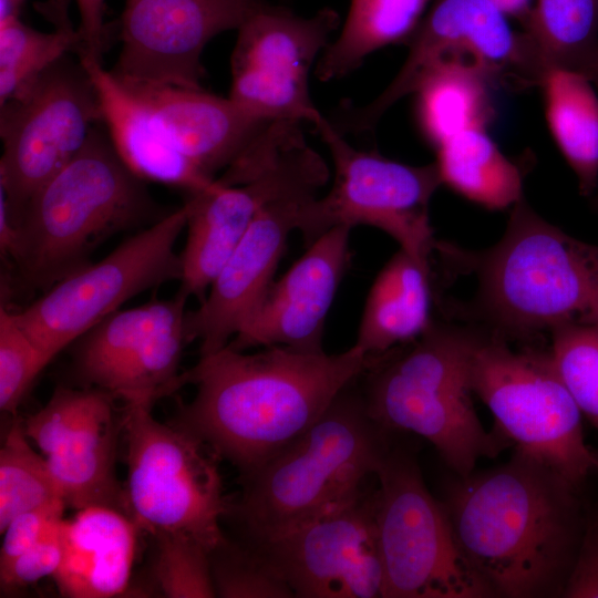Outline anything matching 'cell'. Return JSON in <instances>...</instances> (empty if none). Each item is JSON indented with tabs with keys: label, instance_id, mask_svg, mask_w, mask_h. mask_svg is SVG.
<instances>
[{
	"label": "cell",
	"instance_id": "obj_38",
	"mask_svg": "<svg viewBox=\"0 0 598 598\" xmlns=\"http://www.w3.org/2000/svg\"><path fill=\"white\" fill-rule=\"evenodd\" d=\"M65 507L59 498L16 516L1 532L0 571L30 548L52 523L62 519Z\"/></svg>",
	"mask_w": 598,
	"mask_h": 598
},
{
	"label": "cell",
	"instance_id": "obj_3",
	"mask_svg": "<svg viewBox=\"0 0 598 598\" xmlns=\"http://www.w3.org/2000/svg\"><path fill=\"white\" fill-rule=\"evenodd\" d=\"M511 208L492 247L472 250L437 240L445 272L476 281L470 301L440 300L441 311L523 344L565 324L598 328V245L550 224L524 197Z\"/></svg>",
	"mask_w": 598,
	"mask_h": 598
},
{
	"label": "cell",
	"instance_id": "obj_29",
	"mask_svg": "<svg viewBox=\"0 0 598 598\" xmlns=\"http://www.w3.org/2000/svg\"><path fill=\"white\" fill-rule=\"evenodd\" d=\"M430 0H350L341 31L317 62L322 82L341 79L359 69L371 53L408 44L417 30Z\"/></svg>",
	"mask_w": 598,
	"mask_h": 598
},
{
	"label": "cell",
	"instance_id": "obj_43",
	"mask_svg": "<svg viewBox=\"0 0 598 598\" xmlns=\"http://www.w3.org/2000/svg\"><path fill=\"white\" fill-rule=\"evenodd\" d=\"M9 1L10 3H12L14 7L19 8L21 7V4L23 3L24 0H7Z\"/></svg>",
	"mask_w": 598,
	"mask_h": 598
},
{
	"label": "cell",
	"instance_id": "obj_31",
	"mask_svg": "<svg viewBox=\"0 0 598 598\" xmlns=\"http://www.w3.org/2000/svg\"><path fill=\"white\" fill-rule=\"evenodd\" d=\"M80 47L81 35L69 21L44 32L29 27L19 16L0 19V105Z\"/></svg>",
	"mask_w": 598,
	"mask_h": 598
},
{
	"label": "cell",
	"instance_id": "obj_9",
	"mask_svg": "<svg viewBox=\"0 0 598 598\" xmlns=\"http://www.w3.org/2000/svg\"><path fill=\"white\" fill-rule=\"evenodd\" d=\"M375 478L382 598L493 597L462 553L413 453L391 445Z\"/></svg>",
	"mask_w": 598,
	"mask_h": 598
},
{
	"label": "cell",
	"instance_id": "obj_10",
	"mask_svg": "<svg viewBox=\"0 0 598 598\" xmlns=\"http://www.w3.org/2000/svg\"><path fill=\"white\" fill-rule=\"evenodd\" d=\"M406 45L400 71L375 99L337 111L331 123L341 134L373 131L394 104L447 62L477 65L498 87L513 91L540 86L546 72L525 32L515 31L492 0H434Z\"/></svg>",
	"mask_w": 598,
	"mask_h": 598
},
{
	"label": "cell",
	"instance_id": "obj_45",
	"mask_svg": "<svg viewBox=\"0 0 598 598\" xmlns=\"http://www.w3.org/2000/svg\"><path fill=\"white\" fill-rule=\"evenodd\" d=\"M597 458H598V451L596 452Z\"/></svg>",
	"mask_w": 598,
	"mask_h": 598
},
{
	"label": "cell",
	"instance_id": "obj_35",
	"mask_svg": "<svg viewBox=\"0 0 598 598\" xmlns=\"http://www.w3.org/2000/svg\"><path fill=\"white\" fill-rule=\"evenodd\" d=\"M153 567L156 586L165 597H216L209 551L200 544L175 535H158Z\"/></svg>",
	"mask_w": 598,
	"mask_h": 598
},
{
	"label": "cell",
	"instance_id": "obj_12",
	"mask_svg": "<svg viewBox=\"0 0 598 598\" xmlns=\"http://www.w3.org/2000/svg\"><path fill=\"white\" fill-rule=\"evenodd\" d=\"M189 204L166 213L120 244L106 257L61 279L14 320L53 359L64 348L133 297L181 281L176 241L186 228Z\"/></svg>",
	"mask_w": 598,
	"mask_h": 598
},
{
	"label": "cell",
	"instance_id": "obj_33",
	"mask_svg": "<svg viewBox=\"0 0 598 598\" xmlns=\"http://www.w3.org/2000/svg\"><path fill=\"white\" fill-rule=\"evenodd\" d=\"M216 597L295 598L285 579L255 548L226 538L209 553Z\"/></svg>",
	"mask_w": 598,
	"mask_h": 598
},
{
	"label": "cell",
	"instance_id": "obj_21",
	"mask_svg": "<svg viewBox=\"0 0 598 598\" xmlns=\"http://www.w3.org/2000/svg\"><path fill=\"white\" fill-rule=\"evenodd\" d=\"M315 196H291L267 206L224 264L198 307L186 311V340L199 341L200 355L226 347L245 326L274 281L287 239L297 230L302 204Z\"/></svg>",
	"mask_w": 598,
	"mask_h": 598
},
{
	"label": "cell",
	"instance_id": "obj_8",
	"mask_svg": "<svg viewBox=\"0 0 598 598\" xmlns=\"http://www.w3.org/2000/svg\"><path fill=\"white\" fill-rule=\"evenodd\" d=\"M127 515L153 537L189 538L209 553L226 535L221 527L230 501L218 463L202 440L152 415V406L125 404Z\"/></svg>",
	"mask_w": 598,
	"mask_h": 598
},
{
	"label": "cell",
	"instance_id": "obj_37",
	"mask_svg": "<svg viewBox=\"0 0 598 598\" xmlns=\"http://www.w3.org/2000/svg\"><path fill=\"white\" fill-rule=\"evenodd\" d=\"M62 519L52 523L30 548L0 571L2 591L22 588L54 575L62 558Z\"/></svg>",
	"mask_w": 598,
	"mask_h": 598
},
{
	"label": "cell",
	"instance_id": "obj_19",
	"mask_svg": "<svg viewBox=\"0 0 598 598\" xmlns=\"http://www.w3.org/2000/svg\"><path fill=\"white\" fill-rule=\"evenodd\" d=\"M329 167L306 142L288 151L257 178L225 186L215 181L190 194L187 236L182 251L179 289L202 301L213 280L257 216L291 196L317 195L329 181Z\"/></svg>",
	"mask_w": 598,
	"mask_h": 598
},
{
	"label": "cell",
	"instance_id": "obj_13",
	"mask_svg": "<svg viewBox=\"0 0 598 598\" xmlns=\"http://www.w3.org/2000/svg\"><path fill=\"white\" fill-rule=\"evenodd\" d=\"M99 122L95 85L70 53L0 105V194L11 224L30 197L80 152Z\"/></svg>",
	"mask_w": 598,
	"mask_h": 598
},
{
	"label": "cell",
	"instance_id": "obj_23",
	"mask_svg": "<svg viewBox=\"0 0 598 598\" xmlns=\"http://www.w3.org/2000/svg\"><path fill=\"white\" fill-rule=\"evenodd\" d=\"M99 95L101 120L109 138L127 167L144 181L181 187L189 194L212 187L171 141L150 110L102 66V61L78 55Z\"/></svg>",
	"mask_w": 598,
	"mask_h": 598
},
{
	"label": "cell",
	"instance_id": "obj_32",
	"mask_svg": "<svg viewBox=\"0 0 598 598\" xmlns=\"http://www.w3.org/2000/svg\"><path fill=\"white\" fill-rule=\"evenodd\" d=\"M59 498L45 457L31 447L23 424L13 422L0 450V530L19 514Z\"/></svg>",
	"mask_w": 598,
	"mask_h": 598
},
{
	"label": "cell",
	"instance_id": "obj_4",
	"mask_svg": "<svg viewBox=\"0 0 598 598\" xmlns=\"http://www.w3.org/2000/svg\"><path fill=\"white\" fill-rule=\"evenodd\" d=\"M165 214L145 181L118 156L105 127L96 124L80 152L14 219L6 258L13 261L24 289L45 291L90 264L91 254L107 238L151 225Z\"/></svg>",
	"mask_w": 598,
	"mask_h": 598
},
{
	"label": "cell",
	"instance_id": "obj_6",
	"mask_svg": "<svg viewBox=\"0 0 598 598\" xmlns=\"http://www.w3.org/2000/svg\"><path fill=\"white\" fill-rule=\"evenodd\" d=\"M473 328L434 318L416 339L368 358L361 388L368 411L388 432L429 441L458 476L511 444L478 419L470 385Z\"/></svg>",
	"mask_w": 598,
	"mask_h": 598
},
{
	"label": "cell",
	"instance_id": "obj_41",
	"mask_svg": "<svg viewBox=\"0 0 598 598\" xmlns=\"http://www.w3.org/2000/svg\"><path fill=\"white\" fill-rule=\"evenodd\" d=\"M508 18H514L522 27L530 12L533 0H492Z\"/></svg>",
	"mask_w": 598,
	"mask_h": 598
},
{
	"label": "cell",
	"instance_id": "obj_5",
	"mask_svg": "<svg viewBox=\"0 0 598 598\" xmlns=\"http://www.w3.org/2000/svg\"><path fill=\"white\" fill-rule=\"evenodd\" d=\"M358 380L297 439L240 476L241 493L226 517L237 523L243 540L262 539L347 503L375 477L391 444Z\"/></svg>",
	"mask_w": 598,
	"mask_h": 598
},
{
	"label": "cell",
	"instance_id": "obj_34",
	"mask_svg": "<svg viewBox=\"0 0 598 598\" xmlns=\"http://www.w3.org/2000/svg\"><path fill=\"white\" fill-rule=\"evenodd\" d=\"M549 336V352L561 380L598 430V328L565 324Z\"/></svg>",
	"mask_w": 598,
	"mask_h": 598
},
{
	"label": "cell",
	"instance_id": "obj_16",
	"mask_svg": "<svg viewBox=\"0 0 598 598\" xmlns=\"http://www.w3.org/2000/svg\"><path fill=\"white\" fill-rule=\"evenodd\" d=\"M261 554L298 598H382L375 489L262 539Z\"/></svg>",
	"mask_w": 598,
	"mask_h": 598
},
{
	"label": "cell",
	"instance_id": "obj_30",
	"mask_svg": "<svg viewBox=\"0 0 598 598\" xmlns=\"http://www.w3.org/2000/svg\"><path fill=\"white\" fill-rule=\"evenodd\" d=\"M522 31L545 71L582 72L598 51V0H533Z\"/></svg>",
	"mask_w": 598,
	"mask_h": 598
},
{
	"label": "cell",
	"instance_id": "obj_18",
	"mask_svg": "<svg viewBox=\"0 0 598 598\" xmlns=\"http://www.w3.org/2000/svg\"><path fill=\"white\" fill-rule=\"evenodd\" d=\"M115 398L95 388L58 386L47 404L23 422L25 435L45 457L66 507L106 506L127 515L115 475Z\"/></svg>",
	"mask_w": 598,
	"mask_h": 598
},
{
	"label": "cell",
	"instance_id": "obj_15",
	"mask_svg": "<svg viewBox=\"0 0 598 598\" xmlns=\"http://www.w3.org/2000/svg\"><path fill=\"white\" fill-rule=\"evenodd\" d=\"M339 24L331 8L302 17L267 2L237 30L228 97L255 116L315 126L323 115L310 96V72Z\"/></svg>",
	"mask_w": 598,
	"mask_h": 598
},
{
	"label": "cell",
	"instance_id": "obj_7",
	"mask_svg": "<svg viewBox=\"0 0 598 598\" xmlns=\"http://www.w3.org/2000/svg\"><path fill=\"white\" fill-rule=\"evenodd\" d=\"M471 327L470 385L491 411L494 431L579 486L598 471V458L585 442L582 414L549 349L523 343L514 349L512 342Z\"/></svg>",
	"mask_w": 598,
	"mask_h": 598
},
{
	"label": "cell",
	"instance_id": "obj_14",
	"mask_svg": "<svg viewBox=\"0 0 598 598\" xmlns=\"http://www.w3.org/2000/svg\"><path fill=\"white\" fill-rule=\"evenodd\" d=\"M188 298L178 290L169 299L118 309L93 326L71 344L78 383L125 404L151 406L182 388Z\"/></svg>",
	"mask_w": 598,
	"mask_h": 598
},
{
	"label": "cell",
	"instance_id": "obj_17",
	"mask_svg": "<svg viewBox=\"0 0 598 598\" xmlns=\"http://www.w3.org/2000/svg\"><path fill=\"white\" fill-rule=\"evenodd\" d=\"M266 0H125L120 81L204 90L202 54L216 35L238 30Z\"/></svg>",
	"mask_w": 598,
	"mask_h": 598
},
{
	"label": "cell",
	"instance_id": "obj_26",
	"mask_svg": "<svg viewBox=\"0 0 598 598\" xmlns=\"http://www.w3.org/2000/svg\"><path fill=\"white\" fill-rule=\"evenodd\" d=\"M549 132L582 196L598 188V91L581 72L549 69L539 86Z\"/></svg>",
	"mask_w": 598,
	"mask_h": 598
},
{
	"label": "cell",
	"instance_id": "obj_11",
	"mask_svg": "<svg viewBox=\"0 0 598 598\" xmlns=\"http://www.w3.org/2000/svg\"><path fill=\"white\" fill-rule=\"evenodd\" d=\"M315 127L328 145L334 176L324 196L309 198L299 210L297 230L306 246L333 227L368 225L412 256L431 259L437 240L429 206L442 185L436 163L414 166L355 150L324 116Z\"/></svg>",
	"mask_w": 598,
	"mask_h": 598
},
{
	"label": "cell",
	"instance_id": "obj_36",
	"mask_svg": "<svg viewBox=\"0 0 598 598\" xmlns=\"http://www.w3.org/2000/svg\"><path fill=\"white\" fill-rule=\"evenodd\" d=\"M50 359L14 320L0 308V410L14 414Z\"/></svg>",
	"mask_w": 598,
	"mask_h": 598
},
{
	"label": "cell",
	"instance_id": "obj_27",
	"mask_svg": "<svg viewBox=\"0 0 598 598\" xmlns=\"http://www.w3.org/2000/svg\"><path fill=\"white\" fill-rule=\"evenodd\" d=\"M495 89L493 79L471 63L447 62L433 70L414 93L419 125L430 144L436 148L461 132L487 128Z\"/></svg>",
	"mask_w": 598,
	"mask_h": 598
},
{
	"label": "cell",
	"instance_id": "obj_24",
	"mask_svg": "<svg viewBox=\"0 0 598 598\" xmlns=\"http://www.w3.org/2000/svg\"><path fill=\"white\" fill-rule=\"evenodd\" d=\"M138 527L112 507L89 506L61 522L62 558L52 576L71 598H110L130 584Z\"/></svg>",
	"mask_w": 598,
	"mask_h": 598
},
{
	"label": "cell",
	"instance_id": "obj_2",
	"mask_svg": "<svg viewBox=\"0 0 598 598\" xmlns=\"http://www.w3.org/2000/svg\"><path fill=\"white\" fill-rule=\"evenodd\" d=\"M577 489L517 448L502 465L446 483L456 540L493 597L563 596L586 524Z\"/></svg>",
	"mask_w": 598,
	"mask_h": 598
},
{
	"label": "cell",
	"instance_id": "obj_40",
	"mask_svg": "<svg viewBox=\"0 0 598 598\" xmlns=\"http://www.w3.org/2000/svg\"><path fill=\"white\" fill-rule=\"evenodd\" d=\"M105 0H85L79 9L81 47L78 55L90 56L101 61L105 48Z\"/></svg>",
	"mask_w": 598,
	"mask_h": 598
},
{
	"label": "cell",
	"instance_id": "obj_42",
	"mask_svg": "<svg viewBox=\"0 0 598 598\" xmlns=\"http://www.w3.org/2000/svg\"><path fill=\"white\" fill-rule=\"evenodd\" d=\"M581 73L585 74L592 82V84L598 91V51Z\"/></svg>",
	"mask_w": 598,
	"mask_h": 598
},
{
	"label": "cell",
	"instance_id": "obj_20",
	"mask_svg": "<svg viewBox=\"0 0 598 598\" xmlns=\"http://www.w3.org/2000/svg\"><path fill=\"white\" fill-rule=\"evenodd\" d=\"M351 227L337 226L307 246L306 252L266 295L228 346L287 347L320 353L326 319L349 262Z\"/></svg>",
	"mask_w": 598,
	"mask_h": 598
},
{
	"label": "cell",
	"instance_id": "obj_28",
	"mask_svg": "<svg viewBox=\"0 0 598 598\" xmlns=\"http://www.w3.org/2000/svg\"><path fill=\"white\" fill-rule=\"evenodd\" d=\"M435 150L442 185L470 202L501 210L524 197L522 167L502 153L486 128L461 132Z\"/></svg>",
	"mask_w": 598,
	"mask_h": 598
},
{
	"label": "cell",
	"instance_id": "obj_1",
	"mask_svg": "<svg viewBox=\"0 0 598 598\" xmlns=\"http://www.w3.org/2000/svg\"><path fill=\"white\" fill-rule=\"evenodd\" d=\"M368 357L354 344L328 354L287 347L245 353L228 344L183 372L195 395L172 424L202 440L247 475L315 423L361 377Z\"/></svg>",
	"mask_w": 598,
	"mask_h": 598
},
{
	"label": "cell",
	"instance_id": "obj_22",
	"mask_svg": "<svg viewBox=\"0 0 598 598\" xmlns=\"http://www.w3.org/2000/svg\"><path fill=\"white\" fill-rule=\"evenodd\" d=\"M118 82L150 110L174 145L212 179L276 122L255 116L229 97L205 90Z\"/></svg>",
	"mask_w": 598,
	"mask_h": 598
},
{
	"label": "cell",
	"instance_id": "obj_25",
	"mask_svg": "<svg viewBox=\"0 0 598 598\" xmlns=\"http://www.w3.org/2000/svg\"><path fill=\"white\" fill-rule=\"evenodd\" d=\"M433 272L432 258L419 259L401 248L379 271L354 343L368 358L408 343L430 327L439 300Z\"/></svg>",
	"mask_w": 598,
	"mask_h": 598
},
{
	"label": "cell",
	"instance_id": "obj_44",
	"mask_svg": "<svg viewBox=\"0 0 598 598\" xmlns=\"http://www.w3.org/2000/svg\"><path fill=\"white\" fill-rule=\"evenodd\" d=\"M594 199H595V200H594V202H595V207H596V209L598 210V192H597V194H596V196H595Z\"/></svg>",
	"mask_w": 598,
	"mask_h": 598
},
{
	"label": "cell",
	"instance_id": "obj_39",
	"mask_svg": "<svg viewBox=\"0 0 598 598\" xmlns=\"http://www.w3.org/2000/svg\"><path fill=\"white\" fill-rule=\"evenodd\" d=\"M561 597L598 598V516L586 517L578 551Z\"/></svg>",
	"mask_w": 598,
	"mask_h": 598
}]
</instances>
